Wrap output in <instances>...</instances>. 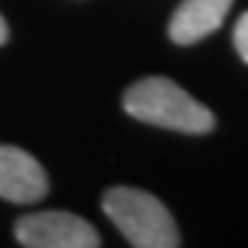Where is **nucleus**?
Masks as SVG:
<instances>
[{
  "label": "nucleus",
  "mask_w": 248,
  "mask_h": 248,
  "mask_svg": "<svg viewBox=\"0 0 248 248\" xmlns=\"http://www.w3.org/2000/svg\"><path fill=\"white\" fill-rule=\"evenodd\" d=\"M124 110L143 124L187 135H204L215 127V116L169 78H143L124 94Z\"/></svg>",
  "instance_id": "obj_1"
},
{
  "label": "nucleus",
  "mask_w": 248,
  "mask_h": 248,
  "mask_svg": "<svg viewBox=\"0 0 248 248\" xmlns=\"http://www.w3.org/2000/svg\"><path fill=\"white\" fill-rule=\"evenodd\" d=\"M9 42V25H6V19L0 17V45H6Z\"/></svg>",
  "instance_id": "obj_7"
},
{
  "label": "nucleus",
  "mask_w": 248,
  "mask_h": 248,
  "mask_svg": "<svg viewBox=\"0 0 248 248\" xmlns=\"http://www.w3.org/2000/svg\"><path fill=\"white\" fill-rule=\"evenodd\" d=\"M14 234L25 248H97L102 243L86 218L63 210L22 215L14 223Z\"/></svg>",
  "instance_id": "obj_3"
},
{
  "label": "nucleus",
  "mask_w": 248,
  "mask_h": 248,
  "mask_svg": "<svg viewBox=\"0 0 248 248\" xmlns=\"http://www.w3.org/2000/svg\"><path fill=\"white\" fill-rule=\"evenodd\" d=\"M50 190L42 163L19 146L0 143V199L11 204H36Z\"/></svg>",
  "instance_id": "obj_4"
},
{
  "label": "nucleus",
  "mask_w": 248,
  "mask_h": 248,
  "mask_svg": "<svg viewBox=\"0 0 248 248\" xmlns=\"http://www.w3.org/2000/svg\"><path fill=\"white\" fill-rule=\"evenodd\" d=\"M234 50L248 63V11L237 19V25H234Z\"/></svg>",
  "instance_id": "obj_6"
},
{
  "label": "nucleus",
  "mask_w": 248,
  "mask_h": 248,
  "mask_svg": "<svg viewBox=\"0 0 248 248\" xmlns=\"http://www.w3.org/2000/svg\"><path fill=\"white\" fill-rule=\"evenodd\" d=\"M234 0H182L169 22V36L177 45H196L223 25Z\"/></svg>",
  "instance_id": "obj_5"
},
{
  "label": "nucleus",
  "mask_w": 248,
  "mask_h": 248,
  "mask_svg": "<svg viewBox=\"0 0 248 248\" xmlns=\"http://www.w3.org/2000/svg\"><path fill=\"white\" fill-rule=\"evenodd\" d=\"M102 210L135 248H177L182 243L169 207L146 190L110 187L102 196Z\"/></svg>",
  "instance_id": "obj_2"
}]
</instances>
